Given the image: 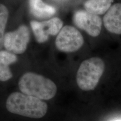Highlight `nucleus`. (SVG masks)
Instances as JSON below:
<instances>
[{
  "mask_svg": "<svg viewBox=\"0 0 121 121\" xmlns=\"http://www.w3.org/2000/svg\"><path fill=\"white\" fill-rule=\"evenodd\" d=\"M9 18L8 9L4 4H0V51L4 47L6 27Z\"/></svg>",
  "mask_w": 121,
  "mask_h": 121,
  "instance_id": "f8f14e48",
  "label": "nucleus"
},
{
  "mask_svg": "<svg viewBox=\"0 0 121 121\" xmlns=\"http://www.w3.org/2000/svg\"><path fill=\"white\" fill-rule=\"evenodd\" d=\"M6 105L10 113L31 118L43 117L48 110L47 104L42 100L20 92L9 95Z\"/></svg>",
  "mask_w": 121,
  "mask_h": 121,
  "instance_id": "f257e3e1",
  "label": "nucleus"
},
{
  "mask_svg": "<svg viewBox=\"0 0 121 121\" xmlns=\"http://www.w3.org/2000/svg\"><path fill=\"white\" fill-rule=\"evenodd\" d=\"M114 0H87L84 6L86 11L93 14L100 15L107 13Z\"/></svg>",
  "mask_w": 121,
  "mask_h": 121,
  "instance_id": "9b49d317",
  "label": "nucleus"
},
{
  "mask_svg": "<svg viewBox=\"0 0 121 121\" xmlns=\"http://www.w3.org/2000/svg\"><path fill=\"white\" fill-rule=\"evenodd\" d=\"M103 24L109 32L121 34V4L117 3L111 6L104 15Z\"/></svg>",
  "mask_w": 121,
  "mask_h": 121,
  "instance_id": "6e6552de",
  "label": "nucleus"
},
{
  "mask_svg": "<svg viewBox=\"0 0 121 121\" xmlns=\"http://www.w3.org/2000/svg\"><path fill=\"white\" fill-rule=\"evenodd\" d=\"M55 1H60H60H63V0H55Z\"/></svg>",
  "mask_w": 121,
  "mask_h": 121,
  "instance_id": "ddd939ff",
  "label": "nucleus"
},
{
  "mask_svg": "<svg viewBox=\"0 0 121 121\" xmlns=\"http://www.w3.org/2000/svg\"><path fill=\"white\" fill-rule=\"evenodd\" d=\"M16 54L7 51H0V81H6L13 78L10 65L17 61Z\"/></svg>",
  "mask_w": 121,
  "mask_h": 121,
  "instance_id": "1a4fd4ad",
  "label": "nucleus"
},
{
  "mask_svg": "<svg viewBox=\"0 0 121 121\" xmlns=\"http://www.w3.org/2000/svg\"><path fill=\"white\" fill-rule=\"evenodd\" d=\"M105 69L104 61L99 57H92L84 60L76 75L78 86L84 91L94 90Z\"/></svg>",
  "mask_w": 121,
  "mask_h": 121,
  "instance_id": "7ed1b4c3",
  "label": "nucleus"
},
{
  "mask_svg": "<svg viewBox=\"0 0 121 121\" xmlns=\"http://www.w3.org/2000/svg\"><path fill=\"white\" fill-rule=\"evenodd\" d=\"M18 85L22 93L42 100L52 99L57 91L53 81L32 72L24 73L20 78Z\"/></svg>",
  "mask_w": 121,
  "mask_h": 121,
  "instance_id": "f03ea898",
  "label": "nucleus"
},
{
  "mask_svg": "<svg viewBox=\"0 0 121 121\" xmlns=\"http://www.w3.org/2000/svg\"><path fill=\"white\" fill-rule=\"evenodd\" d=\"M84 43L82 34L75 27L66 25L60 30L56 39L57 49L66 53H71L78 51Z\"/></svg>",
  "mask_w": 121,
  "mask_h": 121,
  "instance_id": "20e7f679",
  "label": "nucleus"
},
{
  "mask_svg": "<svg viewBox=\"0 0 121 121\" xmlns=\"http://www.w3.org/2000/svg\"><path fill=\"white\" fill-rule=\"evenodd\" d=\"M30 25L37 42L43 43L50 35L58 34L63 28V22L60 18L54 17L43 22L31 21Z\"/></svg>",
  "mask_w": 121,
  "mask_h": 121,
  "instance_id": "0eeeda50",
  "label": "nucleus"
},
{
  "mask_svg": "<svg viewBox=\"0 0 121 121\" xmlns=\"http://www.w3.org/2000/svg\"><path fill=\"white\" fill-rule=\"evenodd\" d=\"M73 23L77 27L85 31L89 35L98 37L102 30V20L99 15L86 10H78L74 13Z\"/></svg>",
  "mask_w": 121,
  "mask_h": 121,
  "instance_id": "423d86ee",
  "label": "nucleus"
},
{
  "mask_svg": "<svg viewBox=\"0 0 121 121\" xmlns=\"http://www.w3.org/2000/svg\"><path fill=\"white\" fill-rule=\"evenodd\" d=\"M30 41V31L26 25H20L14 31L5 33L4 47L6 51L15 54L24 53Z\"/></svg>",
  "mask_w": 121,
  "mask_h": 121,
  "instance_id": "39448f33",
  "label": "nucleus"
},
{
  "mask_svg": "<svg viewBox=\"0 0 121 121\" xmlns=\"http://www.w3.org/2000/svg\"><path fill=\"white\" fill-rule=\"evenodd\" d=\"M29 4L30 12L38 19L50 18L56 13V9L45 4L42 0H29Z\"/></svg>",
  "mask_w": 121,
  "mask_h": 121,
  "instance_id": "9d476101",
  "label": "nucleus"
},
{
  "mask_svg": "<svg viewBox=\"0 0 121 121\" xmlns=\"http://www.w3.org/2000/svg\"><path fill=\"white\" fill-rule=\"evenodd\" d=\"M121 121V120H117V121Z\"/></svg>",
  "mask_w": 121,
  "mask_h": 121,
  "instance_id": "4468645a",
  "label": "nucleus"
}]
</instances>
